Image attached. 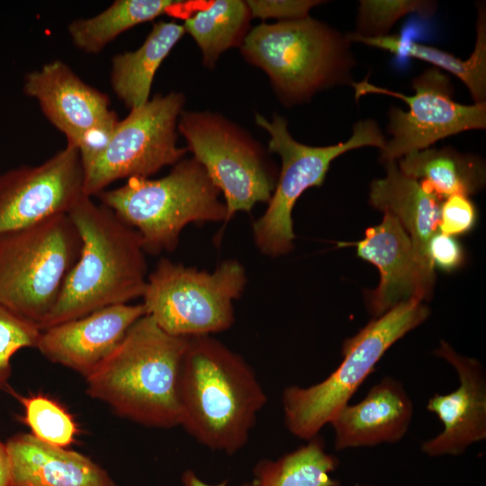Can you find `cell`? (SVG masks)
Returning <instances> with one entry per match:
<instances>
[{
    "mask_svg": "<svg viewBox=\"0 0 486 486\" xmlns=\"http://www.w3.org/2000/svg\"><path fill=\"white\" fill-rule=\"evenodd\" d=\"M180 426L202 446L232 454L248 442L266 395L241 356L211 335L189 337L180 382Z\"/></svg>",
    "mask_w": 486,
    "mask_h": 486,
    "instance_id": "6da1fadb",
    "label": "cell"
},
{
    "mask_svg": "<svg viewBox=\"0 0 486 486\" xmlns=\"http://www.w3.org/2000/svg\"><path fill=\"white\" fill-rule=\"evenodd\" d=\"M68 215L81 248L59 298L40 329L142 297L148 266L139 232L105 205L83 194Z\"/></svg>",
    "mask_w": 486,
    "mask_h": 486,
    "instance_id": "7a4b0ae2",
    "label": "cell"
},
{
    "mask_svg": "<svg viewBox=\"0 0 486 486\" xmlns=\"http://www.w3.org/2000/svg\"><path fill=\"white\" fill-rule=\"evenodd\" d=\"M187 341L144 315L86 377L87 394L138 424L180 426L179 382Z\"/></svg>",
    "mask_w": 486,
    "mask_h": 486,
    "instance_id": "3957f363",
    "label": "cell"
},
{
    "mask_svg": "<svg viewBox=\"0 0 486 486\" xmlns=\"http://www.w3.org/2000/svg\"><path fill=\"white\" fill-rule=\"evenodd\" d=\"M350 43L346 34L307 16L255 26L239 48L248 63L268 76L280 102L293 106L321 90L352 83Z\"/></svg>",
    "mask_w": 486,
    "mask_h": 486,
    "instance_id": "277c9868",
    "label": "cell"
},
{
    "mask_svg": "<svg viewBox=\"0 0 486 486\" xmlns=\"http://www.w3.org/2000/svg\"><path fill=\"white\" fill-rule=\"evenodd\" d=\"M220 191L194 158H183L158 179L134 177L96 197L136 230L146 253L172 252L183 229L192 222L225 221Z\"/></svg>",
    "mask_w": 486,
    "mask_h": 486,
    "instance_id": "5b68a950",
    "label": "cell"
},
{
    "mask_svg": "<svg viewBox=\"0 0 486 486\" xmlns=\"http://www.w3.org/2000/svg\"><path fill=\"white\" fill-rule=\"evenodd\" d=\"M428 315V308L421 302L398 304L344 342V358L325 380L310 387L285 388L282 402L288 430L302 439L317 436L336 412L348 404L389 347L423 323Z\"/></svg>",
    "mask_w": 486,
    "mask_h": 486,
    "instance_id": "8992f818",
    "label": "cell"
},
{
    "mask_svg": "<svg viewBox=\"0 0 486 486\" xmlns=\"http://www.w3.org/2000/svg\"><path fill=\"white\" fill-rule=\"evenodd\" d=\"M80 248L68 214L0 236V304L40 326L57 303Z\"/></svg>",
    "mask_w": 486,
    "mask_h": 486,
    "instance_id": "52a82bcc",
    "label": "cell"
},
{
    "mask_svg": "<svg viewBox=\"0 0 486 486\" xmlns=\"http://www.w3.org/2000/svg\"><path fill=\"white\" fill-rule=\"evenodd\" d=\"M255 121L268 132L267 150L280 156L282 166L266 210L252 224L253 238L263 255L278 257L293 248L295 235L292 212L302 193L323 184L336 158L363 147L382 149L386 140L377 122L372 119L357 122L347 140L324 147L298 142L290 134L287 121L278 114H274L272 121H268L256 113Z\"/></svg>",
    "mask_w": 486,
    "mask_h": 486,
    "instance_id": "ba28073f",
    "label": "cell"
},
{
    "mask_svg": "<svg viewBox=\"0 0 486 486\" xmlns=\"http://www.w3.org/2000/svg\"><path fill=\"white\" fill-rule=\"evenodd\" d=\"M248 282L243 265L222 261L213 272L161 258L148 274L142 294L146 315L169 335L194 337L220 333L235 321L233 301Z\"/></svg>",
    "mask_w": 486,
    "mask_h": 486,
    "instance_id": "9c48e42d",
    "label": "cell"
},
{
    "mask_svg": "<svg viewBox=\"0 0 486 486\" xmlns=\"http://www.w3.org/2000/svg\"><path fill=\"white\" fill-rule=\"evenodd\" d=\"M177 130L223 194L227 222L238 212L269 202L277 172L269 151L248 131L219 113L184 110Z\"/></svg>",
    "mask_w": 486,
    "mask_h": 486,
    "instance_id": "30bf717a",
    "label": "cell"
},
{
    "mask_svg": "<svg viewBox=\"0 0 486 486\" xmlns=\"http://www.w3.org/2000/svg\"><path fill=\"white\" fill-rule=\"evenodd\" d=\"M184 102L180 92L157 94L119 120L104 148L84 168V194L96 196L117 180L148 177L183 159L188 150L177 146L176 130Z\"/></svg>",
    "mask_w": 486,
    "mask_h": 486,
    "instance_id": "8fae6325",
    "label": "cell"
},
{
    "mask_svg": "<svg viewBox=\"0 0 486 486\" xmlns=\"http://www.w3.org/2000/svg\"><path fill=\"white\" fill-rule=\"evenodd\" d=\"M351 86L356 100L367 94H379L403 100L409 106L406 112L395 106L389 111L387 130L391 138L380 149L383 163L428 148L446 137L486 128V103L467 105L455 102L449 76L434 67L412 80L413 95L374 86L367 78Z\"/></svg>",
    "mask_w": 486,
    "mask_h": 486,
    "instance_id": "7c38bea8",
    "label": "cell"
},
{
    "mask_svg": "<svg viewBox=\"0 0 486 486\" xmlns=\"http://www.w3.org/2000/svg\"><path fill=\"white\" fill-rule=\"evenodd\" d=\"M22 90L38 102L67 144L78 149L83 169L104 148L119 122L108 95L84 82L62 60L26 74Z\"/></svg>",
    "mask_w": 486,
    "mask_h": 486,
    "instance_id": "4fadbf2b",
    "label": "cell"
},
{
    "mask_svg": "<svg viewBox=\"0 0 486 486\" xmlns=\"http://www.w3.org/2000/svg\"><path fill=\"white\" fill-rule=\"evenodd\" d=\"M84 194L78 149L68 145L38 166L0 174V236L68 214Z\"/></svg>",
    "mask_w": 486,
    "mask_h": 486,
    "instance_id": "5bb4252c",
    "label": "cell"
},
{
    "mask_svg": "<svg viewBox=\"0 0 486 486\" xmlns=\"http://www.w3.org/2000/svg\"><path fill=\"white\" fill-rule=\"evenodd\" d=\"M435 354L456 371L460 385L453 392L435 394L427 405L441 420L444 429L422 443L430 456L457 455L486 438V376L479 361L464 356L442 341Z\"/></svg>",
    "mask_w": 486,
    "mask_h": 486,
    "instance_id": "9a60e30c",
    "label": "cell"
},
{
    "mask_svg": "<svg viewBox=\"0 0 486 486\" xmlns=\"http://www.w3.org/2000/svg\"><path fill=\"white\" fill-rule=\"evenodd\" d=\"M144 315L146 310L142 303L105 307L41 329L36 348L48 360L86 378Z\"/></svg>",
    "mask_w": 486,
    "mask_h": 486,
    "instance_id": "2e32d148",
    "label": "cell"
},
{
    "mask_svg": "<svg viewBox=\"0 0 486 486\" xmlns=\"http://www.w3.org/2000/svg\"><path fill=\"white\" fill-rule=\"evenodd\" d=\"M356 246L357 256L380 272L379 285L367 294L368 308L374 318L401 302L429 297L411 239L393 215L384 212L382 221L367 229Z\"/></svg>",
    "mask_w": 486,
    "mask_h": 486,
    "instance_id": "e0dca14e",
    "label": "cell"
},
{
    "mask_svg": "<svg viewBox=\"0 0 486 486\" xmlns=\"http://www.w3.org/2000/svg\"><path fill=\"white\" fill-rule=\"evenodd\" d=\"M384 164L386 176L371 184L369 202L374 208L393 215L410 236L425 288L430 296L435 273L428 255V243L439 230L440 198L417 179L403 174L396 161Z\"/></svg>",
    "mask_w": 486,
    "mask_h": 486,
    "instance_id": "ac0fdd59",
    "label": "cell"
},
{
    "mask_svg": "<svg viewBox=\"0 0 486 486\" xmlns=\"http://www.w3.org/2000/svg\"><path fill=\"white\" fill-rule=\"evenodd\" d=\"M412 415L413 405L402 384L385 377L360 402L346 404L333 416L329 424L335 431V448L398 442L407 433Z\"/></svg>",
    "mask_w": 486,
    "mask_h": 486,
    "instance_id": "d6986e66",
    "label": "cell"
},
{
    "mask_svg": "<svg viewBox=\"0 0 486 486\" xmlns=\"http://www.w3.org/2000/svg\"><path fill=\"white\" fill-rule=\"evenodd\" d=\"M10 461L9 486H117L88 456L19 433L5 443Z\"/></svg>",
    "mask_w": 486,
    "mask_h": 486,
    "instance_id": "ffe728a7",
    "label": "cell"
},
{
    "mask_svg": "<svg viewBox=\"0 0 486 486\" xmlns=\"http://www.w3.org/2000/svg\"><path fill=\"white\" fill-rule=\"evenodd\" d=\"M184 33L183 25L160 21L153 25L139 49L113 56L111 86L130 111L149 100L157 70Z\"/></svg>",
    "mask_w": 486,
    "mask_h": 486,
    "instance_id": "44dd1931",
    "label": "cell"
},
{
    "mask_svg": "<svg viewBox=\"0 0 486 486\" xmlns=\"http://www.w3.org/2000/svg\"><path fill=\"white\" fill-rule=\"evenodd\" d=\"M351 42H360L387 50L399 57H409L428 62L458 77L468 88L474 103L486 100V11L478 4L476 41L468 59L463 60L437 48L416 42L399 35L378 38H357L346 33Z\"/></svg>",
    "mask_w": 486,
    "mask_h": 486,
    "instance_id": "7402d4cb",
    "label": "cell"
},
{
    "mask_svg": "<svg viewBox=\"0 0 486 486\" xmlns=\"http://www.w3.org/2000/svg\"><path fill=\"white\" fill-rule=\"evenodd\" d=\"M400 171L415 179L436 196H469L485 184V166L482 158L454 148H426L410 152L399 162Z\"/></svg>",
    "mask_w": 486,
    "mask_h": 486,
    "instance_id": "603a6c76",
    "label": "cell"
},
{
    "mask_svg": "<svg viewBox=\"0 0 486 486\" xmlns=\"http://www.w3.org/2000/svg\"><path fill=\"white\" fill-rule=\"evenodd\" d=\"M174 0H116L98 14L75 19L68 27L73 44L96 54L125 31L168 13L182 4Z\"/></svg>",
    "mask_w": 486,
    "mask_h": 486,
    "instance_id": "cb8c5ba5",
    "label": "cell"
},
{
    "mask_svg": "<svg viewBox=\"0 0 486 486\" xmlns=\"http://www.w3.org/2000/svg\"><path fill=\"white\" fill-rule=\"evenodd\" d=\"M251 13L246 1L216 0L187 17L183 24L202 54V63L213 68L224 51L240 47L250 31Z\"/></svg>",
    "mask_w": 486,
    "mask_h": 486,
    "instance_id": "d4e9b609",
    "label": "cell"
},
{
    "mask_svg": "<svg viewBox=\"0 0 486 486\" xmlns=\"http://www.w3.org/2000/svg\"><path fill=\"white\" fill-rule=\"evenodd\" d=\"M338 464L317 436L275 460L259 461L254 467L252 481L242 486H339L330 477Z\"/></svg>",
    "mask_w": 486,
    "mask_h": 486,
    "instance_id": "484cf974",
    "label": "cell"
},
{
    "mask_svg": "<svg viewBox=\"0 0 486 486\" xmlns=\"http://www.w3.org/2000/svg\"><path fill=\"white\" fill-rule=\"evenodd\" d=\"M23 406L22 421L37 439L68 448L78 434L73 416L58 401L43 394L17 396Z\"/></svg>",
    "mask_w": 486,
    "mask_h": 486,
    "instance_id": "4316f807",
    "label": "cell"
},
{
    "mask_svg": "<svg viewBox=\"0 0 486 486\" xmlns=\"http://www.w3.org/2000/svg\"><path fill=\"white\" fill-rule=\"evenodd\" d=\"M437 8L434 1L427 0H361L356 29L349 32L357 38H378L389 35L393 24L409 14L430 17Z\"/></svg>",
    "mask_w": 486,
    "mask_h": 486,
    "instance_id": "83f0119b",
    "label": "cell"
},
{
    "mask_svg": "<svg viewBox=\"0 0 486 486\" xmlns=\"http://www.w3.org/2000/svg\"><path fill=\"white\" fill-rule=\"evenodd\" d=\"M40 326L0 304V390L11 376V359L19 350L36 347Z\"/></svg>",
    "mask_w": 486,
    "mask_h": 486,
    "instance_id": "f1b7e54d",
    "label": "cell"
},
{
    "mask_svg": "<svg viewBox=\"0 0 486 486\" xmlns=\"http://www.w3.org/2000/svg\"><path fill=\"white\" fill-rule=\"evenodd\" d=\"M476 218V208L468 196H449L441 204L440 232L453 237L464 235L474 227Z\"/></svg>",
    "mask_w": 486,
    "mask_h": 486,
    "instance_id": "f546056e",
    "label": "cell"
},
{
    "mask_svg": "<svg viewBox=\"0 0 486 486\" xmlns=\"http://www.w3.org/2000/svg\"><path fill=\"white\" fill-rule=\"evenodd\" d=\"M252 18L292 21L309 16L314 6L323 3L318 0H248Z\"/></svg>",
    "mask_w": 486,
    "mask_h": 486,
    "instance_id": "4dcf8cb0",
    "label": "cell"
},
{
    "mask_svg": "<svg viewBox=\"0 0 486 486\" xmlns=\"http://www.w3.org/2000/svg\"><path fill=\"white\" fill-rule=\"evenodd\" d=\"M428 255L433 266L451 272L458 268L464 261V250L453 237L436 232L428 243Z\"/></svg>",
    "mask_w": 486,
    "mask_h": 486,
    "instance_id": "1f68e13d",
    "label": "cell"
},
{
    "mask_svg": "<svg viewBox=\"0 0 486 486\" xmlns=\"http://www.w3.org/2000/svg\"><path fill=\"white\" fill-rule=\"evenodd\" d=\"M10 461L6 445L0 440V486H9Z\"/></svg>",
    "mask_w": 486,
    "mask_h": 486,
    "instance_id": "d6a6232c",
    "label": "cell"
},
{
    "mask_svg": "<svg viewBox=\"0 0 486 486\" xmlns=\"http://www.w3.org/2000/svg\"><path fill=\"white\" fill-rule=\"evenodd\" d=\"M183 486H227V482L223 481L217 484H210L202 481L198 475L192 470H186L182 474Z\"/></svg>",
    "mask_w": 486,
    "mask_h": 486,
    "instance_id": "836d02e7",
    "label": "cell"
}]
</instances>
